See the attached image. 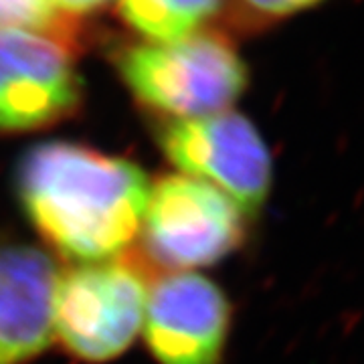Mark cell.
<instances>
[{
	"instance_id": "obj_1",
	"label": "cell",
	"mask_w": 364,
	"mask_h": 364,
	"mask_svg": "<svg viewBox=\"0 0 364 364\" xmlns=\"http://www.w3.org/2000/svg\"><path fill=\"white\" fill-rule=\"evenodd\" d=\"M16 184L35 229L81 261H104L128 247L142 229L150 196L140 166L69 142L31 148Z\"/></svg>"
},
{
	"instance_id": "obj_2",
	"label": "cell",
	"mask_w": 364,
	"mask_h": 364,
	"mask_svg": "<svg viewBox=\"0 0 364 364\" xmlns=\"http://www.w3.org/2000/svg\"><path fill=\"white\" fill-rule=\"evenodd\" d=\"M119 75L142 104L174 119L225 112L247 87V65L215 33L134 45L117 57Z\"/></svg>"
},
{
	"instance_id": "obj_3",
	"label": "cell",
	"mask_w": 364,
	"mask_h": 364,
	"mask_svg": "<svg viewBox=\"0 0 364 364\" xmlns=\"http://www.w3.org/2000/svg\"><path fill=\"white\" fill-rule=\"evenodd\" d=\"M160 144L182 174L207 182L255 217L272 188L273 162L257 128L237 112L172 119L160 132Z\"/></svg>"
},
{
	"instance_id": "obj_4",
	"label": "cell",
	"mask_w": 364,
	"mask_h": 364,
	"mask_svg": "<svg viewBox=\"0 0 364 364\" xmlns=\"http://www.w3.org/2000/svg\"><path fill=\"white\" fill-rule=\"evenodd\" d=\"M148 291L122 263H90L57 279L53 332L87 363H105L126 350L142 330Z\"/></svg>"
},
{
	"instance_id": "obj_5",
	"label": "cell",
	"mask_w": 364,
	"mask_h": 364,
	"mask_svg": "<svg viewBox=\"0 0 364 364\" xmlns=\"http://www.w3.org/2000/svg\"><path fill=\"white\" fill-rule=\"evenodd\" d=\"M142 227L150 255L182 269L217 263L243 239V215L233 200L186 174L150 186Z\"/></svg>"
},
{
	"instance_id": "obj_6",
	"label": "cell",
	"mask_w": 364,
	"mask_h": 364,
	"mask_svg": "<svg viewBox=\"0 0 364 364\" xmlns=\"http://www.w3.org/2000/svg\"><path fill=\"white\" fill-rule=\"evenodd\" d=\"M81 77L53 37L0 31V132L45 128L77 109Z\"/></svg>"
},
{
	"instance_id": "obj_7",
	"label": "cell",
	"mask_w": 364,
	"mask_h": 364,
	"mask_svg": "<svg viewBox=\"0 0 364 364\" xmlns=\"http://www.w3.org/2000/svg\"><path fill=\"white\" fill-rule=\"evenodd\" d=\"M142 328L162 364H219L229 301L207 277L172 273L148 291Z\"/></svg>"
},
{
	"instance_id": "obj_8",
	"label": "cell",
	"mask_w": 364,
	"mask_h": 364,
	"mask_svg": "<svg viewBox=\"0 0 364 364\" xmlns=\"http://www.w3.org/2000/svg\"><path fill=\"white\" fill-rule=\"evenodd\" d=\"M57 279L47 253L28 245L0 247V364H23L51 344Z\"/></svg>"
},
{
	"instance_id": "obj_9",
	"label": "cell",
	"mask_w": 364,
	"mask_h": 364,
	"mask_svg": "<svg viewBox=\"0 0 364 364\" xmlns=\"http://www.w3.org/2000/svg\"><path fill=\"white\" fill-rule=\"evenodd\" d=\"M225 0H117L122 18L152 43L184 39L221 11Z\"/></svg>"
},
{
	"instance_id": "obj_10",
	"label": "cell",
	"mask_w": 364,
	"mask_h": 364,
	"mask_svg": "<svg viewBox=\"0 0 364 364\" xmlns=\"http://www.w3.org/2000/svg\"><path fill=\"white\" fill-rule=\"evenodd\" d=\"M63 26L53 0H0V31H26L53 37Z\"/></svg>"
},
{
	"instance_id": "obj_11",
	"label": "cell",
	"mask_w": 364,
	"mask_h": 364,
	"mask_svg": "<svg viewBox=\"0 0 364 364\" xmlns=\"http://www.w3.org/2000/svg\"><path fill=\"white\" fill-rule=\"evenodd\" d=\"M324 0H245L249 9L267 18H287L320 6Z\"/></svg>"
},
{
	"instance_id": "obj_12",
	"label": "cell",
	"mask_w": 364,
	"mask_h": 364,
	"mask_svg": "<svg viewBox=\"0 0 364 364\" xmlns=\"http://www.w3.org/2000/svg\"><path fill=\"white\" fill-rule=\"evenodd\" d=\"M107 0H53V4L59 11H65L71 14H85L97 11L100 6H104Z\"/></svg>"
}]
</instances>
